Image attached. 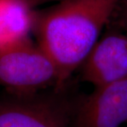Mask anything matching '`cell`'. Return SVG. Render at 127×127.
Listing matches in <instances>:
<instances>
[{
    "instance_id": "cell-1",
    "label": "cell",
    "mask_w": 127,
    "mask_h": 127,
    "mask_svg": "<svg viewBox=\"0 0 127 127\" xmlns=\"http://www.w3.org/2000/svg\"><path fill=\"white\" fill-rule=\"evenodd\" d=\"M120 2L64 0L42 14H35L33 27L39 46L57 68V88L82 66Z\"/></svg>"
},
{
    "instance_id": "cell-2",
    "label": "cell",
    "mask_w": 127,
    "mask_h": 127,
    "mask_svg": "<svg viewBox=\"0 0 127 127\" xmlns=\"http://www.w3.org/2000/svg\"><path fill=\"white\" fill-rule=\"evenodd\" d=\"M57 68L28 37L0 46V82L7 88L29 91L56 83Z\"/></svg>"
},
{
    "instance_id": "cell-3",
    "label": "cell",
    "mask_w": 127,
    "mask_h": 127,
    "mask_svg": "<svg viewBox=\"0 0 127 127\" xmlns=\"http://www.w3.org/2000/svg\"><path fill=\"white\" fill-rule=\"evenodd\" d=\"M127 125V78L94 90L78 105L73 127H122Z\"/></svg>"
},
{
    "instance_id": "cell-4",
    "label": "cell",
    "mask_w": 127,
    "mask_h": 127,
    "mask_svg": "<svg viewBox=\"0 0 127 127\" xmlns=\"http://www.w3.org/2000/svg\"><path fill=\"white\" fill-rule=\"evenodd\" d=\"M82 78L94 88L127 78V35L111 33L98 40L82 64Z\"/></svg>"
},
{
    "instance_id": "cell-5",
    "label": "cell",
    "mask_w": 127,
    "mask_h": 127,
    "mask_svg": "<svg viewBox=\"0 0 127 127\" xmlns=\"http://www.w3.org/2000/svg\"><path fill=\"white\" fill-rule=\"evenodd\" d=\"M0 127H68L65 113L47 100L0 102Z\"/></svg>"
},
{
    "instance_id": "cell-6",
    "label": "cell",
    "mask_w": 127,
    "mask_h": 127,
    "mask_svg": "<svg viewBox=\"0 0 127 127\" xmlns=\"http://www.w3.org/2000/svg\"><path fill=\"white\" fill-rule=\"evenodd\" d=\"M34 21L27 0H0V46L28 37Z\"/></svg>"
},
{
    "instance_id": "cell-7",
    "label": "cell",
    "mask_w": 127,
    "mask_h": 127,
    "mask_svg": "<svg viewBox=\"0 0 127 127\" xmlns=\"http://www.w3.org/2000/svg\"><path fill=\"white\" fill-rule=\"evenodd\" d=\"M52 1H64V0H27V2H29V4L31 6L33 7H35L37 5H40V4H43V3H45V2H52Z\"/></svg>"
},
{
    "instance_id": "cell-8",
    "label": "cell",
    "mask_w": 127,
    "mask_h": 127,
    "mask_svg": "<svg viewBox=\"0 0 127 127\" xmlns=\"http://www.w3.org/2000/svg\"><path fill=\"white\" fill-rule=\"evenodd\" d=\"M126 27H127V11H126Z\"/></svg>"
}]
</instances>
